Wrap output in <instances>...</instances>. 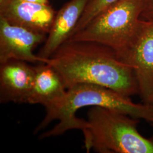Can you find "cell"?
I'll list each match as a JSON object with an SVG mask.
<instances>
[{
    "label": "cell",
    "instance_id": "cell-1",
    "mask_svg": "<svg viewBox=\"0 0 153 153\" xmlns=\"http://www.w3.org/2000/svg\"><path fill=\"white\" fill-rule=\"evenodd\" d=\"M60 76L66 89L80 83L104 86L131 97L138 94L134 71L112 49L89 41L68 40L47 62Z\"/></svg>",
    "mask_w": 153,
    "mask_h": 153
},
{
    "label": "cell",
    "instance_id": "cell-2",
    "mask_svg": "<svg viewBox=\"0 0 153 153\" xmlns=\"http://www.w3.org/2000/svg\"><path fill=\"white\" fill-rule=\"evenodd\" d=\"M93 106L114 109L132 117L144 120L153 126V104L136 103L130 97L109 88L95 84L80 83L68 88L63 98L45 108V115L35 128L34 133L43 131L55 120L59 121L58 124L42 133L40 138L60 136L73 129L82 131L85 120L77 117L76 112L83 107Z\"/></svg>",
    "mask_w": 153,
    "mask_h": 153
},
{
    "label": "cell",
    "instance_id": "cell-3",
    "mask_svg": "<svg viewBox=\"0 0 153 153\" xmlns=\"http://www.w3.org/2000/svg\"><path fill=\"white\" fill-rule=\"evenodd\" d=\"M138 119L123 112L93 106L81 131L87 152L153 153V136H142L137 129Z\"/></svg>",
    "mask_w": 153,
    "mask_h": 153
},
{
    "label": "cell",
    "instance_id": "cell-4",
    "mask_svg": "<svg viewBox=\"0 0 153 153\" xmlns=\"http://www.w3.org/2000/svg\"><path fill=\"white\" fill-rule=\"evenodd\" d=\"M146 0H120L100 13L68 40L98 43L125 57L140 32Z\"/></svg>",
    "mask_w": 153,
    "mask_h": 153
},
{
    "label": "cell",
    "instance_id": "cell-5",
    "mask_svg": "<svg viewBox=\"0 0 153 153\" xmlns=\"http://www.w3.org/2000/svg\"><path fill=\"white\" fill-rule=\"evenodd\" d=\"M122 61L134 71L142 102L153 104V21L142 19L137 38Z\"/></svg>",
    "mask_w": 153,
    "mask_h": 153
},
{
    "label": "cell",
    "instance_id": "cell-6",
    "mask_svg": "<svg viewBox=\"0 0 153 153\" xmlns=\"http://www.w3.org/2000/svg\"><path fill=\"white\" fill-rule=\"evenodd\" d=\"M47 35L11 25L0 17V64L10 60L29 63H46L33 52L39 44L44 43Z\"/></svg>",
    "mask_w": 153,
    "mask_h": 153
},
{
    "label": "cell",
    "instance_id": "cell-7",
    "mask_svg": "<svg viewBox=\"0 0 153 153\" xmlns=\"http://www.w3.org/2000/svg\"><path fill=\"white\" fill-rule=\"evenodd\" d=\"M56 13L49 4L23 0H4L0 3V17L11 25L48 35Z\"/></svg>",
    "mask_w": 153,
    "mask_h": 153
},
{
    "label": "cell",
    "instance_id": "cell-8",
    "mask_svg": "<svg viewBox=\"0 0 153 153\" xmlns=\"http://www.w3.org/2000/svg\"><path fill=\"white\" fill-rule=\"evenodd\" d=\"M35 76V66L10 60L0 64V103H28Z\"/></svg>",
    "mask_w": 153,
    "mask_h": 153
},
{
    "label": "cell",
    "instance_id": "cell-9",
    "mask_svg": "<svg viewBox=\"0 0 153 153\" xmlns=\"http://www.w3.org/2000/svg\"><path fill=\"white\" fill-rule=\"evenodd\" d=\"M90 0H70L56 13L54 22L37 54L47 60L71 37Z\"/></svg>",
    "mask_w": 153,
    "mask_h": 153
},
{
    "label": "cell",
    "instance_id": "cell-10",
    "mask_svg": "<svg viewBox=\"0 0 153 153\" xmlns=\"http://www.w3.org/2000/svg\"><path fill=\"white\" fill-rule=\"evenodd\" d=\"M35 68V79L28 103L41 104L47 108L63 98L67 89L59 74L51 65L40 62Z\"/></svg>",
    "mask_w": 153,
    "mask_h": 153
},
{
    "label": "cell",
    "instance_id": "cell-11",
    "mask_svg": "<svg viewBox=\"0 0 153 153\" xmlns=\"http://www.w3.org/2000/svg\"><path fill=\"white\" fill-rule=\"evenodd\" d=\"M119 1L120 0H90L71 36L82 30L100 13Z\"/></svg>",
    "mask_w": 153,
    "mask_h": 153
},
{
    "label": "cell",
    "instance_id": "cell-12",
    "mask_svg": "<svg viewBox=\"0 0 153 153\" xmlns=\"http://www.w3.org/2000/svg\"><path fill=\"white\" fill-rule=\"evenodd\" d=\"M141 18L146 21H153V0H146Z\"/></svg>",
    "mask_w": 153,
    "mask_h": 153
},
{
    "label": "cell",
    "instance_id": "cell-13",
    "mask_svg": "<svg viewBox=\"0 0 153 153\" xmlns=\"http://www.w3.org/2000/svg\"><path fill=\"white\" fill-rule=\"evenodd\" d=\"M25 1H27L32 3H37L41 4H49L48 0H23Z\"/></svg>",
    "mask_w": 153,
    "mask_h": 153
},
{
    "label": "cell",
    "instance_id": "cell-14",
    "mask_svg": "<svg viewBox=\"0 0 153 153\" xmlns=\"http://www.w3.org/2000/svg\"><path fill=\"white\" fill-rule=\"evenodd\" d=\"M3 1H4V0H0V3H1V2H2Z\"/></svg>",
    "mask_w": 153,
    "mask_h": 153
}]
</instances>
